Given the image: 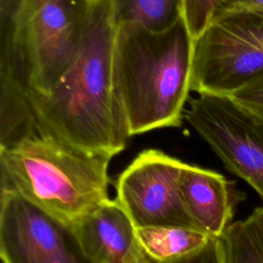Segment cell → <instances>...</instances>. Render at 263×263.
Masks as SVG:
<instances>
[{
	"instance_id": "1",
	"label": "cell",
	"mask_w": 263,
	"mask_h": 263,
	"mask_svg": "<svg viewBox=\"0 0 263 263\" xmlns=\"http://www.w3.org/2000/svg\"><path fill=\"white\" fill-rule=\"evenodd\" d=\"M112 0H90L80 44L44 96L29 93L39 124L79 148L112 157L130 137L115 66Z\"/></svg>"
},
{
	"instance_id": "2",
	"label": "cell",
	"mask_w": 263,
	"mask_h": 263,
	"mask_svg": "<svg viewBox=\"0 0 263 263\" xmlns=\"http://www.w3.org/2000/svg\"><path fill=\"white\" fill-rule=\"evenodd\" d=\"M112 156L74 146L41 124L0 149L1 192H10L75 226L108 201Z\"/></svg>"
},
{
	"instance_id": "3",
	"label": "cell",
	"mask_w": 263,
	"mask_h": 263,
	"mask_svg": "<svg viewBox=\"0 0 263 263\" xmlns=\"http://www.w3.org/2000/svg\"><path fill=\"white\" fill-rule=\"evenodd\" d=\"M193 38L184 17L161 32L117 30V84L130 137L181 125L191 91Z\"/></svg>"
},
{
	"instance_id": "4",
	"label": "cell",
	"mask_w": 263,
	"mask_h": 263,
	"mask_svg": "<svg viewBox=\"0 0 263 263\" xmlns=\"http://www.w3.org/2000/svg\"><path fill=\"white\" fill-rule=\"evenodd\" d=\"M90 0H23L11 24L0 27L29 93L44 96L70 65L85 29Z\"/></svg>"
},
{
	"instance_id": "5",
	"label": "cell",
	"mask_w": 263,
	"mask_h": 263,
	"mask_svg": "<svg viewBox=\"0 0 263 263\" xmlns=\"http://www.w3.org/2000/svg\"><path fill=\"white\" fill-rule=\"evenodd\" d=\"M263 75V14H217L193 42L191 91L231 96Z\"/></svg>"
},
{
	"instance_id": "6",
	"label": "cell",
	"mask_w": 263,
	"mask_h": 263,
	"mask_svg": "<svg viewBox=\"0 0 263 263\" xmlns=\"http://www.w3.org/2000/svg\"><path fill=\"white\" fill-rule=\"evenodd\" d=\"M185 119L233 174L263 197V119L228 96L197 95Z\"/></svg>"
},
{
	"instance_id": "7",
	"label": "cell",
	"mask_w": 263,
	"mask_h": 263,
	"mask_svg": "<svg viewBox=\"0 0 263 263\" xmlns=\"http://www.w3.org/2000/svg\"><path fill=\"white\" fill-rule=\"evenodd\" d=\"M2 263H93L75 227L10 192H1Z\"/></svg>"
},
{
	"instance_id": "8",
	"label": "cell",
	"mask_w": 263,
	"mask_h": 263,
	"mask_svg": "<svg viewBox=\"0 0 263 263\" xmlns=\"http://www.w3.org/2000/svg\"><path fill=\"white\" fill-rule=\"evenodd\" d=\"M184 163L160 150L147 149L120 174L115 199L136 228L177 226L197 229L180 189Z\"/></svg>"
},
{
	"instance_id": "9",
	"label": "cell",
	"mask_w": 263,
	"mask_h": 263,
	"mask_svg": "<svg viewBox=\"0 0 263 263\" xmlns=\"http://www.w3.org/2000/svg\"><path fill=\"white\" fill-rule=\"evenodd\" d=\"M74 227L93 263H151L139 242L135 224L116 199H109Z\"/></svg>"
},
{
	"instance_id": "10",
	"label": "cell",
	"mask_w": 263,
	"mask_h": 263,
	"mask_svg": "<svg viewBox=\"0 0 263 263\" xmlns=\"http://www.w3.org/2000/svg\"><path fill=\"white\" fill-rule=\"evenodd\" d=\"M180 189L196 228L211 237H221L233 216L234 196L228 180L215 171L184 163Z\"/></svg>"
},
{
	"instance_id": "11",
	"label": "cell",
	"mask_w": 263,
	"mask_h": 263,
	"mask_svg": "<svg viewBox=\"0 0 263 263\" xmlns=\"http://www.w3.org/2000/svg\"><path fill=\"white\" fill-rule=\"evenodd\" d=\"M28 90L10 51L0 47V149L8 148L37 126Z\"/></svg>"
},
{
	"instance_id": "12",
	"label": "cell",
	"mask_w": 263,
	"mask_h": 263,
	"mask_svg": "<svg viewBox=\"0 0 263 263\" xmlns=\"http://www.w3.org/2000/svg\"><path fill=\"white\" fill-rule=\"evenodd\" d=\"M139 242L151 263H174L191 257L214 239L188 227L150 226L137 228Z\"/></svg>"
},
{
	"instance_id": "13",
	"label": "cell",
	"mask_w": 263,
	"mask_h": 263,
	"mask_svg": "<svg viewBox=\"0 0 263 263\" xmlns=\"http://www.w3.org/2000/svg\"><path fill=\"white\" fill-rule=\"evenodd\" d=\"M184 0H112L117 30L161 32L183 17Z\"/></svg>"
},
{
	"instance_id": "14",
	"label": "cell",
	"mask_w": 263,
	"mask_h": 263,
	"mask_svg": "<svg viewBox=\"0 0 263 263\" xmlns=\"http://www.w3.org/2000/svg\"><path fill=\"white\" fill-rule=\"evenodd\" d=\"M220 241L224 263H263V208L231 223Z\"/></svg>"
},
{
	"instance_id": "15",
	"label": "cell",
	"mask_w": 263,
	"mask_h": 263,
	"mask_svg": "<svg viewBox=\"0 0 263 263\" xmlns=\"http://www.w3.org/2000/svg\"><path fill=\"white\" fill-rule=\"evenodd\" d=\"M227 0H184L183 17L195 40Z\"/></svg>"
},
{
	"instance_id": "16",
	"label": "cell",
	"mask_w": 263,
	"mask_h": 263,
	"mask_svg": "<svg viewBox=\"0 0 263 263\" xmlns=\"http://www.w3.org/2000/svg\"><path fill=\"white\" fill-rule=\"evenodd\" d=\"M228 97L239 106L263 119V75L249 82Z\"/></svg>"
},
{
	"instance_id": "17",
	"label": "cell",
	"mask_w": 263,
	"mask_h": 263,
	"mask_svg": "<svg viewBox=\"0 0 263 263\" xmlns=\"http://www.w3.org/2000/svg\"><path fill=\"white\" fill-rule=\"evenodd\" d=\"M174 263H224L220 237L214 238L199 253Z\"/></svg>"
},
{
	"instance_id": "18",
	"label": "cell",
	"mask_w": 263,
	"mask_h": 263,
	"mask_svg": "<svg viewBox=\"0 0 263 263\" xmlns=\"http://www.w3.org/2000/svg\"><path fill=\"white\" fill-rule=\"evenodd\" d=\"M236 11H247L263 14V0H227L218 9L216 15L220 13Z\"/></svg>"
},
{
	"instance_id": "19",
	"label": "cell",
	"mask_w": 263,
	"mask_h": 263,
	"mask_svg": "<svg viewBox=\"0 0 263 263\" xmlns=\"http://www.w3.org/2000/svg\"><path fill=\"white\" fill-rule=\"evenodd\" d=\"M23 0H0V27L9 26Z\"/></svg>"
}]
</instances>
